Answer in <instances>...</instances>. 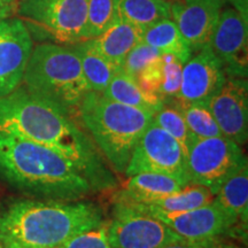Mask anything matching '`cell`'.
Instances as JSON below:
<instances>
[{"label":"cell","mask_w":248,"mask_h":248,"mask_svg":"<svg viewBox=\"0 0 248 248\" xmlns=\"http://www.w3.org/2000/svg\"><path fill=\"white\" fill-rule=\"evenodd\" d=\"M0 133L39 142L71 161L92 186L107 185L101 160L91 137L54 102L28 91L24 86L0 98Z\"/></svg>","instance_id":"obj_1"},{"label":"cell","mask_w":248,"mask_h":248,"mask_svg":"<svg viewBox=\"0 0 248 248\" xmlns=\"http://www.w3.org/2000/svg\"><path fill=\"white\" fill-rule=\"evenodd\" d=\"M0 176L14 187L44 199L79 200L92 188L64 155L8 133H0Z\"/></svg>","instance_id":"obj_2"},{"label":"cell","mask_w":248,"mask_h":248,"mask_svg":"<svg viewBox=\"0 0 248 248\" xmlns=\"http://www.w3.org/2000/svg\"><path fill=\"white\" fill-rule=\"evenodd\" d=\"M105 223L100 207L79 200H17L0 216V241L36 248H60Z\"/></svg>","instance_id":"obj_3"},{"label":"cell","mask_w":248,"mask_h":248,"mask_svg":"<svg viewBox=\"0 0 248 248\" xmlns=\"http://www.w3.org/2000/svg\"><path fill=\"white\" fill-rule=\"evenodd\" d=\"M77 115L119 173L125 172L133 148L153 120L148 111L119 104L94 91L84 95Z\"/></svg>","instance_id":"obj_4"},{"label":"cell","mask_w":248,"mask_h":248,"mask_svg":"<svg viewBox=\"0 0 248 248\" xmlns=\"http://www.w3.org/2000/svg\"><path fill=\"white\" fill-rule=\"evenodd\" d=\"M22 83L29 92L54 102L73 116L90 91L75 49L51 43L32 48Z\"/></svg>","instance_id":"obj_5"},{"label":"cell","mask_w":248,"mask_h":248,"mask_svg":"<svg viewBox=\"0 0 248 248\" xmlns=\"http://www.w3.org/2000/svg\"><path fill=\"white\" fill-rule=\"evenodd\" d=\"M246 162L240 145L223 136L194 139L186 154L188 183L207 186L216 194L225 179Z\"/></svg>","instance_id":"obj_6"},{"label":"cell","mask_w":248,"mask_h":248,"mask_svg":"<svg viewBox=\"0 0 248 248\" xmlns=\"http://www.w3.org/2000/svg\"><path fill=\"white\" fill-rule=\"evenodd\" d=\"M105 229L111 248H161L183 239L159 218L123 201L114 204Z\"/></svg>","instance_id":"obj_7"},{"label":"cell","mask_w":248,"mask_h":248,"mask_svg":"<svg viewBox=\"0 0 248 248\" xmlns=\"http://www.w3.org/2000/svg\"><path fill=\"white\" fill-rule=\"evenodd\" d=\"M21 13L59 44L74 45L88 39V0H23Z\"/></svg>","instance_id":"obj_8"},{"label":"cell","mask_w":248,"mask_h":248,"mask_svg":"<svg viewBox=\"0 0 248 248\" xmlns=\"http://www.w3.org/2000/svg\"><path fill=\"white\" fill-rule=\"evenodd\" d=\"M146 171L172 176L188 184L186 157L181 145L153 121L133 148L124 175L130 177Z\"/></svg>","instance_id":"obj_9"},{"label":"cell","mask_w":248,"mask_h":248,"mask_svg":"<svg viewBox=\"0 0 248 248\" xmlns=\"http://www.w3.org/2000/svg\"><path fill=\"white\" fill-rule=\"evenodd\" d=\"M208 46L219 59L226 77H247V17L234 7L222 9Z\"/></svg>","instance_id":"obj_10"},{"label":"cell","mask_w":248,"mask_h":248,"mask_svg":"<svg viewBox=\"0 0 248 248\" xmlns=\"http://www.w3.org/2000/svg\"><path fill=\"white\" fill-rule=\"evenodd\" d=\"M223 137L244 145L248 136V85L243 77H226L207 102Z\"/></svg>","instance_id":"obj_11"},{"label":"cell","mask_w":248,"mask_h":248,"mask_svg":"<svg viewBox=\"0 0 248 248\" xmlns=\"http://www.w3.org/2000/svg\"><path fill=\"white\" fill-rule=\"evenodd\" d=\"M32 48L31 35L22 20L0 21V98L22 84Z\"/></svg>","instance_id":"obj_12"},{"label":"cell","mask_w":248,"mask_h":248,"mask_svg":"<svg viewBox=\"0 0 248 248\" xmlns=\"http://www.w3.org/2000/svg\"><path fill=\"white\" fill-rule=\"evenodd\" d=\"M225 79L222 62L207 45L183 66L181 90L176 99L188 104H207Z\"/></svg>","instance_id":"obj_13"},{"label":"cell","mask_w":248,"mask_h":248,"mask_svg":"<svg viewBox=\"0 0 248 248\" xmlns=\"http://www.w3.org/2000/svg\"><path fill=\"white\" fill-rule=\"evenodd\" d=\"M154 217L168 225L183 239L192 241L225 237L238 224L215 201L187 212L155 215Z\"/></svg>","instance_id":"obj_14"},{"label":"cell","mask_w":248,"mask_h":248,"mask_svg":"<svg viewBox=\"0 0 248 248\" xmlns=\"http://www.w3.org/2000/svg\"><path fill=\"white\" fill-rule=\"evenodd\" d=\"M217 0H173L170 1L171 18L193 53L208 45L223 9Z\"/></svg>","instance_id":"obj_15"},{"label":"cell","mask_w":248,"mask_h":248,"mask_svg":"<svg viewBox=\"0 0 248 248\" xmlns=\"http://www.w3.org/2000/svg\"><path fill=\"white\" fill-rule=\"evenodd\" d=\"M185 185L187 184L164 173L139 172L130 176L116 199L125 202H150L175 193Z\"/></svg>","instance_id":"obj_16"},{"label":"cell","mask_w":248,"mask_h":248,"mask_svg":"<svg viewBox=\"0 0 248 248\" xmlns=\"http://www.w3.org/2000/svg\"><path fill=\"white\" fill-rule=\"evenodd\" d=\"M142 31L133 24L115 17L109 27L95 38L89 39L101 55L122 68L126 55L141 42Z\"/></svg>","instance_id":"obj_17"},{"label":"cell","mask_w":248,"mask_h":248,"mask_svg":"<svg viewBox=\"0 0 248 248\" xmlns=\"http://www.w3.org/2000/svg\"><path fill=\"white\" fill-rule=\"evenodd\" d=\"M215 194L207 186L188 183L175 193L150 201V202H126L139 210L150 214L152 216L176 214L199 208L204 204L213 202ZM125 202V201H123Z\"/></svg>","instance_id":"obj_18"},{"label":"cell","mask_w":248,"mask_h":248,"mask_svg":"<svg viewBox=\"0 0 248 248\" xmlns=\"http://www.w3.org/2000/svg\"><path fill=\"white\" fill-rule=\"evenodd\" d=\"M102 94L119 104L148 111L153 115L164 105L162 99L145 92L138 84L137 79L126 75L122 69L117 71L111 78Z\"/></svg>","instance_id":"obj_19"},{"label":"cell","mask_w":248,"mask_h":248,"mask_svg":"<svg viewBox=\"0 0 248 248\" xmlns=\"http://www.w3.org/2000/svg\"><path fill=\"white\" fill-rule=\"evenodd\" d=\"M214 201L238 223H247L248 216V164L235 170L217 190Z\"/></svg>","instance_id":"obj_20"},{"label":"cell","mask_w":248,"mask_h":248,"mask_svg":"<svg viewBox=\"0 0 248 248\" xmlns=\"http://www.w3.org/2000/svg\"><path fill=\"white\" fill-rule=\"evenodd\" d=\"M80 60L83 75L85 77L90 91L102 93L122 68L101 55L90 43V40L76 43L71 45Z\"/></svg>","instance_id":"obj_21"},{"label":"cell","mask_w":248,"mask_h":248,"mask_svg":"<svg viewBox=\"0 0 248 248\" xmlns=\"http://www.w3.org/2000/svg\"><path fill=\"white\" fill-rule=\"evenodd\" d=\"M141 40L162 53H169L177 57L183 63L190 60L193 55L190 44L179 31L172 18H166L142 31Z\"/></svg>","instance_id":"obj_22"},{"label":"cell","mask_w":248,"mask_h":248,"mask_svg":"<svg viewBox=\"0 0 248 248\" xmlns=\"http://www.w3.org/2000/svg\"><path fill=\"white\" fill-rule=\"evenodd\" d=\"M116 16L141 31L161 20L171 18L167 0H115Z\"/></svg>","instance_id":"obj_23"},{"label":"cell","mask_w":248,"mask_h":248,"mask_svg":"<svg viewBox=\"0 0 248 248\" xmlns=\"http://www.w3.org/2000/svg\"><path fill=\"white\" fill-rule=\"evenodd\" d=\"M167 101L178 108L184 117L186 126L195 139L222 136L221 130L206 104H188L176 98Z\"/></svg>","instance_id":"obj_24"},{"label":"cell","mask_w":248,"mask_h":248,"mask_svg":"<svg viewBox=\"0 0 248 248\" xmlns=\"http://www.w3.org/2000/svg\"><path fill=\"white\" fill-rule=\"evenodd\" d=\"M152 121L178 141L186 157L188 147L195 138L191 135L190 130L186 126L184 117L178 110V108L170 102L169 105L164 102L163 106L154 114Z\"/></svg>","instance_id":"obj_25"},{"label":"cell","mask_w":248,"mask_h":248,"mask_svg":"<svg viewBox=\"0 0 248 248\" xmlns=\"http://www.w3.org/2000/svg\"><path fill=\"white\" fill-rule=\"evenodd\" d=\"M115 17V0H88L86 38L98 37L110 26Z\"/></svg>","instance_id":"obj_26"},{"label":"cell","mask_w":248,"mask_h":248,"mask_svg":"<svg viewBox=\"0 0 248 248\" xmlns=\"http://www.w3.org/2000/svg\"><path fill=\"white\" fill-rule=\"evenodd\" d=\"M163 77L160 89V97L163 101L177 98L182 84V74L184 63L175 55L162 54Z\"/></svg>","instance_id":"obj_27"},{"label":"cell","mask_w":248,"mask_h":248,"mask_svg":"<svg viewBox=\"0 0 248 248\" xmlns=\"http://www.w3.org/2000/svg\"><path fill=\"white\" fill-rule=\"evenodd\" d=\"M160 55H162V52L147 45L146 43L141 40L129 52L128 55L124 59L122 70L126 75L137 79L138 75L144 69V67L150 63L152 60H154L155 58L160 57Z\"/></svg>","instance_id":"obj_28"},{"label":"cell","mask_w":248,"mask_h":248,"mask_svg":"<svg viewBox=\"0 0 248 248\" xmlns=\"http://www.w3.org/2000/svg\"><path fill=\"white\" fill-rule=\"evenodd\" d=\"M163 54V53H162ZM162 55L155 58L144 67L137 77L138 84L145 92L160 97V89L163 77ZM161 98V97H160Z\"/></svg>","instance_id":"obj_29"},{"label":"cell","mask_w":248,"mask_h":248,"mask_svg":"<svg viewBox=\"0 0 248 248\" xmlns=\"http://www.w3.org/2000/svg\"><path fill=\"white\" fill-rule=\"evenodd\" d=\"M60 248H111L106 237L105 223L98 228L75 235Z\"/></svg>","instance_id":"obj_30"},{"label":"cell","mask_w":248,"mask_h":248,"mask_svg":"<svg viewBox=\"0 0 248 248\" xmlns=\"http://www.w3.org/2000/svg\"><path fill=\"white\" fill-rule=\"evenodd\" d=\"M161 248H237L233 245L225 243L223 240V237L216 238L212 240H203V241H192L181 239L177 241H173L166 246Z\"/></svg>","instance_id":"obj_31"},{"label":"cell","mask_w":248,"mask_h":248,"mask_svg":"<svg viewBox=\"0 0 248 248\" xmlns=\"http://www.w3.org/2000/svg\"><path fill=\"white\" fill-rule=\"evenodd\" d=\"M20 11V0H0V21L14 17Z\"/></svg>","instance_id":"obj_32"},{"label":"cell","mask_w":248,"mask_h":248,"mask_svg":"<svg viewBox=\"0 0 248 248\" xmlns=\"http://www.w3.org/2000/svg\"><path fill=\"white\" fill-rule=\"evenodd\" d=\"M217 1H221L224 5L226 2H231L237 11H239L244 16L247 17V0H217Z\"/></svg>","instance_id":"obj_33"},{"label":"cell","mask_w":248,"mask_h":248,"mask_svg":"<svg viewBox=\"0 0 248 248\" xmlns=\"http://www.w3.org/2000/svg\"><path fill=\"white\" fill-rule=\"evenodd\" d=\"M1 243H2V245H4V247H5V248H36V247L26 246V245H22V244L15 243V241H9V240L1 241Z\"/></svg>","instance_id":"obj_34"},{"label":"cell","mask_w":248,"mask_h":248,"mask_svg":"<svg viewBox=\"0 0 248 248\" xmlns=\"http://www.w3.org/2000/svg\"><path fill=\"white\" fill-rule=\"evenodd\" d=\"M0 248H5V247H4V245H2L1 241H0Z\"/></svg>","instance_id":"obj_35"},{"label":"cell","mask_w":248,"mask_h":248,"mask_svg":"<svg viewBox=\"0 0 248 248\" xmlns=\"http://www.w3.org/2000/svg\"><path fill=\"white\" fill-rule=\"evenodd\" d=\"M167 1H173V0H167Z\"/></svg>","instance_id":"obj_36"},{"label":"cell","mask_w":248,"mask_h":248,"mask_svg":"<svg viewBox=\"0 0 248 248\" xmlns=\"http://www.w3.org/2000/svg\"><path fill=\"white\" fill-rule=\"evenodd\" d=\"M21 1H23V0H21Z\"/></svg>","instance_id":"obj_37"}]
</instances>
